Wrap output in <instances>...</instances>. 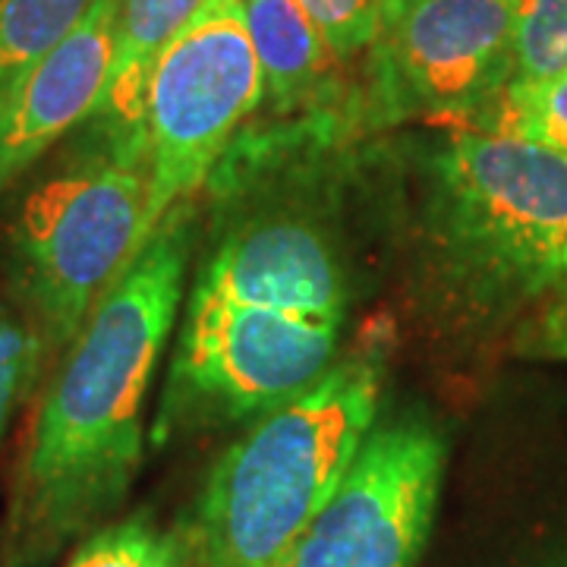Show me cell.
<instances>
[{"label": "cell", "instance_id": "cell-1", "mask_svg": "<svg viewBox=\"0 0 567 567\" xmlns=\"http://www.w3.org/2000/svg\"><path fill=\"white\" fill-rule=\"evenodd\" d=\"M193 208H171L82 324L22 454L3 558L41 567L121 507L142 464V410L181 309Z\"/></svg>", "mask_w": 567, "mask_h": 567}, {"label": "cell", "instance_id": "cell-2", "mask_svg": "<svg viewBox=\"0 0 567 567\" xmlns=\"http://www.w3.org/2000/svg\"><path fill=\"white\" fill-rule=\"evenodd\" d=\"M347 271L300 215L237 224L212 249L183 309L155 442L181 425L256 420L338 363Z\"/></svg>", "mask_w": 567, "mask_h": 567}, {"label": "cell", "instance_id": "cell-3", "mask_svg": "<svg viewBox=\"0 0 567 567\" xmlns=\"http://www.w3.org/2000/svg\"><path fill=\"white\" fill-rule=\"evenodd\" d=\"M423 164L429 300L451 328L514 353L567 271V155L461 126Z\"/></svg>", "mask_w": 567, "mask_h": 567}, {"label": "cell", "instance_id": "cell-4", "mask_svg": "<svg viewBox=\"0 0 567 567\" xmlns=\"http://www.w3.org/2000/svg\"><path fill=\"white\" fill-rule=\"evenodd\" d=\"M382 379V353L365 350L256 416L212 466L189 517L193 567H281L372 432Z\"/></svg>", "mask_w": 567, "mask_h": 567}, {"label": "cell", "instance_id": "cell-5", "mask_svg": "<svg viewBox=\"0 0 567 567\" xmlns=\"http://www.w3.org/2000/svg\"><path fill=\"white\" fill-rule=\"evenodd\" d=\"M145 240V162L104 142L22 199L10 224V271L44 350L76 341Z\"/></svg>", "mask_w": 567, "mask_h": 567}, {"label": "cell", "instance_id": "cell-6", "mask_svg": "<svg viewBox=\"0 0 567 567\" xmlns=\"http://www.w3.org/2000/svg\"><path fill=\"white\" fill-rule=\"evenodd\" d=\"M262 99V66L246 29L244 0H205L164 48L145 85L148 237L171 208L189 203L208 181L227 142Z\"/></svg>", "mask_w": 567, "mask_h": 567}, {"label": "cell", "instance_id": "cell-7", "mask_svg": "<svg viewBox=\"0 0 567 567\" xmlns=\"http://www.w3.org/2000/svg\"><path fill=\"white\" fill-rule=\"evenodd\" d=\"M520 0H382L369 58L372 123L486 117L511 76Z\"/></svg>", "mask_w": 567, "mask_h": 567}, {"label": "cell", "instance_id": "cell-8", "mask_svg": "<svg viewBox=\"0 0 567 567\" xmlns=\"http://www.w3.org/2000/svg\"><path fill=\"white\" fill-rule=\"evenodd\" d=\"M447 442L423 413L372 425L281 567H416L435 524Z\"/></svg>", "mask_w": 567, "mask_h": 567}, {"label": "cell", "instance_id": "cell-9", "mask_svg": "<svg viewBox=\"0 0 567 567\" xmlns=\"http://www.w3.org/2000/svg\"><path fill=\"white\" fill-rule=\"evenodd\" d=\"M121 0H95L66 39L0 102V189L102 107Z\"/></svg>", "mask_w": 567, "mask_h": 567}, {"label": "cell", "instance_id": "cell-10", "mask_svg": "<svg viewBox=\"0 0 567 567\" xmlns=\"http://www.w3.org/2000/svg\"><path fill=\"white\" fill-rule=\"evenodd\" d=\"M205 0H121L114 63L102 107L89 123L99 126V140L130 155L142 152V107L145 85L162 51L183 32V25L203 10Z\"/></svg>", "mask_w": 567, "mask_h": 567}, {"label": "cell", "instance_id": "cell-11", "mask_svg": "<svg viewBox=\"0 0 567 567\" xmlns=\"http://www.w3.org/2000/svg\"><path fill=\"white\" fill-rule=\"evenodd\" d=\"M244 17L262 66L268 104L290 114L324 89L334 51L300 0H244Z\"/></svg>", "mask_w": 567, "mask_h": 567}, {"label": "cell", "instance_id": "cell-12", "mask_svg": "<svg viewBox=\"0 0 567 567\" xmlns=\"http://www.w3.org/2000/svg\"><path fill=\"white\" fill-rule=\"evenodd\" d=\"M95 0H0V102L61 44Z\"/></svg>", "mask_w": 567, "mask_h": 567}, {"label": "cell", "instance_id": "cell-13", "mask_svg": "<svg viewBox=\"0 0 567 567\" xmlns=\"http://www.w3.org/2000/svg\"><path fill=\"white\" fill-rule=\"evenodd\" d=\"M193 524H158L148 511L95 529L66 567H193Z\"/></svg>", "mask_w": 567, "mask_h": 567}, {"label": "cell", "instance_id": "cell-14", "mask_svg": "<svg viewBox=\"0 0 567 567\" xmlns=\"http://www.w3.org/2000/svg\"><path fill=\"white\" fill-rule=\"evenodd\" d=\"M567 73V0H520L502 95L539 89ZM495 107V104H492Z\"/></svg>", "mask_w": 567, "mask_h": 567}, {"label": "cell", "instance_id": "cell-15", "mask_svg": "<svg viewBox=\"0 0 567 567\" xmlns=\"http://www.w3.org/2000/svg\"><path fill=\"white\" fill-rule=\"evenodd\" d=\"M476 126L567 155V73L539 89L502 95Z\"/></svg>", "mask_w": 567, "mask_h": 567}, {"label": "cell", "instance_id": "cell-16", "mask_svg": "<svg viewBox=\"0 0 567 567\" xmlns=\"http://www.w3.org/2000/svg\"><path fill=\"white\" fill-rule=\"evenodd\" d=\"M334 58H353L375 39L382 0H300Z\"/></svg>", "mask_w": 567, "mask_h": 567}, {"label": "cell", "instance_id": "cell-17", "mask_svg": "<svg viewBox=\"0 0 567 567\" xmlns=\"http://www.w3.org/2000/svg\"><path fill=\"white\" fill-rule=\"evenodd\" d=\"M514 357H527V360H558L567 363V271L555 297L548 300L546 309L539 312V319L533 322L524 341L517 344Z\"/></svg>", "mask_w": 567, "mask_h": 567}, {"label": "cell", "instance_id": "cell-18", "mask_svg": "<svg viewBox=\"0 0 567 567\" xmlns=\"http://www.w3.org/2000/svg\"><path fill=\"white\" fill-rule=\"evenodd\" d=\"M44 353H48V350H44L41 338L35 334L17 360H10V363L0 369V435H3V429H7V420H10L17 401H20L22 394L32 388V382H35V372H39Z\"/></svg>", "mask_w": 567, "mask_h": 567}, {"label": "cell", "instance_id": "cell-19", "mask_svg": "<svg viewBox=\"0 0 567 567\" xmlns=\"http://www.w3.org/2000/svg\"><path fill=\"white\" fill-rule=\"evenodd\" d=\"M35 334L39 331L32 328V322L17 319L13 312L0 309V369L10 363V360H17Z\"/></svg>", "mask_w": 567, "mask_h": 567}, {"label": "cell", "instance_id": "cell-20", "mask_svg": "<svg viewBox=\"0 0 567 567\" xmlns=\"http://www.w3.org/2000/svg\"><path fill=\"white\" fill-rule=\"evenodd\" d=\"M0 567H10L7 565V558H3V548H0Z\"/></svg>", "mask_w": 567, "mask_h": 567}, {"label": "cell", "instance_id": "cell-21", "mask_svg": "<svg viewBox=\"0 0 567 567\" xmlns=\"http://www.w3.org/2000/svg\"><path fill=\"white\" fill-rule=\"evenodd\" d=\"M558 567H567V561H565V565H558Z\"/></svg>", "mask_w": 567, "mask_h": 567}]
</instances>
